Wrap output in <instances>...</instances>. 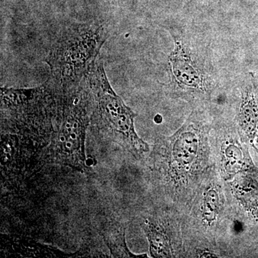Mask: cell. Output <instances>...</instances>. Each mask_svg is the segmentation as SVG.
I'll return each instance as SVG.
<instances>
[{
    "label": "cell",
    "mask_w": 258,
    "mask_h": 258,
    "mask_svg": "<svg viewBox=\"0 0 258 258\" xmlns=\"http://www.w3.org/2000/svg\"><path fill=\"white\" fill-rule=\"evenodd\" d=\"M246 165L247 159L240 146L235 144H229L225 148L224 159V166L227 174L234 175L244 169Z\"/></svg>",
    "instance_id": "7"
},
{
    "label": "cell",
    "mask_w": 258,
    "mask_h": 258,
    "mask_svg": "<svg viewBox=\"0 0 258 258\" xmlns=\"http://www.w3.org/2000/svg\"><path fill=\"white\" fill-rule=\"evenodd\" d=\"M220 208V198L215 189H209L204 198L203 215L204 219L209 223L216 220Z\"/></svg>",
    "instance_id": "8"
},
{
    "label": "cell",
    "mask_w": 258,
    "mask_h": 258,
    "mask_svg": "<svg viewBox=\"0 0 258 258\" xmlns=\"http://www.w3.org/2000/svg\"><path fill=\"white\" fill-rule=\"evenodd\" d=\"M143 227L149 240V248L152 257H171L170 241L160 228L148 220L144 222Z\"/></svg>",
    "instance_id": "6"
},
{
    "label": "cell",
    "mask_w": 258,
    "mask_h": 258,
    "mask_svg": "<svg viewBox=\"0 0 258 258\" xmlns=\"http://www.w3.org/2000/svg\"><path fill=\"white\" fill-rule=\"evenodd\" d=\"M86 78L96 100L97 115L101 124L112 135L123 141L132 152H149V146L139 138L135 131L134 118L137 115L113 91L101 57L91 66Z\"/></svg>",
    "instance_id": "2"
},
{
    "label": "cell",
    "mask_w": 258,
    "mask_h": 258,
    "mask_svg": "<svg viewBox=\"0 0 258 258\" xmlns=\"http://www.w3.org/2000/svg\"><path fill=\"white\" fill-rule=\"evenodd\" d=\"M87 125V118L81 107L74 106L66 112L55 141L56 151L64 161L78 164L84 160Z\"/></svg>",
    "instance_id": "3"
},
{
    "label": "cell",
    "mask_w": 258,
    "mask_h": 258,
    "mask_svg": "<svg viewBox=\"0 0 258 258\" xmlns=\"http://www.w3.org/2000/svg\"><path fill=\"white\" fill-rule=\"evenodd\" d=\"M171 81L181 89L203 91L208 78L201 61L193 51L180 41L175 42V48L169 58Z\"/></svg>",
    "instance_id": "4"
},
{
    "label": "cell",
    "mask_w": 258,
    "mask_h": 258,
    "mask_svg": "<svg viewBox=\"0 0 258 258\" xmlns=\"http://www.w3.org/2000/svg\"><path fill=\"white\" fill-rule=\"evenodd\" d=\"M106 40V32L100 25L76 24L64 29L45 59L50 82L64 90L77 86L100 57Z\"/></svg>",
    "instance_id": "1"
},
{
    "label": "cell",
    "mask_w": 258,
    "mask_h": 258,
    "mask_svg": "<svg viewBox=\"0 0 258 258\" xmlns=\"http://www.w3.org/2000/svg\"><path fill=\"white\" fill-rule=\"evenodd\" d=\"M199 136L195 126L186 125L174 137L171 156L176 164L187 169L198 155Z\"/></svg>",
    "instance_id": "5"
}]
</instances>
